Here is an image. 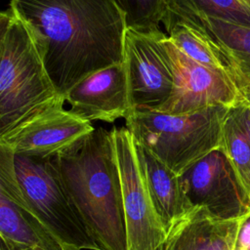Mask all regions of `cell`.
I'll list each match as a JSON object with an SVG mask.
<instances>
[{"label": "cell", "instance_id": "1", "mask_svg": "<svg viewBox=\"0 0 250 250\" xmlns=\"http://www.w3.org/2000/svg\"><path fill=\"white\" fill-rule=\"evenodd\" d=\"M57 93L123 62L126 25L111 0H11Z\"/></svg>", "mask_w": 250, "mask_h": 250}, {"label": "cell", "instance_id": "2", "mask_svg": "<svg viewBox=\"0 0 250 250\" xmlns=\"http://www.w3.org/2000/svg\"><path fill=\"white\" fill-rule=\"evenodd\" d=\"M62 182L101 250H128L113 132L94 128L53 155Z\"/></svg>", "mask_w": 250, "mask_h": 250}, {"label": "cell", "instance_id": "3", "mask_svg": "<svg viewBox=\"0 0 250 250\" xmlns=\"http://www.w3.org/2000/svg\"><path fill=\"white\" fill-rule=\"evenodd\" d=\"M0 137L64 98L53 86L25 25L9 8L0 15Z\"/></svg>", "mask_w": 250, "mask_h": 250}, {"label": "cell", "instance_id": "4", "mask_svg": "<svg viewBox=\"0 0 250 250\" xmlns=\"http://www.w3.org/2000/svg\"><path fill=\"white\" fill-rule=\"evenodd\" d=\"M229 108L218 105L185 114L131 112L125 118L126 128L137 144L181 175L200 158L220 148Z\"/></svg>", "mask_w": 250, "mask_h": 250}, {"label": "cell", "instance_id": "5", "mask_svg": "<svg viewBox=\"0 0 250 250\" xmlns=\"http://www.w3.org/2000/svg\"><path fill=\"white\" fill-rule=\"evenodd\" d=\"M15 167L29 211L64 246L101 250L72 203L52 156L15 154Z\"/></svg>", "mask_w": 250, "mask_h": 250}, {"label": "cell", "instance_id": "6", "mask_svg": "<svg viewBox=\"0 0 250 250\" xmlns=\"http://www.w3.org/2000/svg\"><path fill=\"white\" fill-rule=\"evenodd\" d=\"M165 36L161 30L152 33L126 30L123 65L130 113L160 111L173 95L175 72L164 44Z\"/></svg>", "mask_w": 250, "mask_h": 250}, {"label": "cell", "instance_id": "7", "mask_svg": "<svg viewBox=\"0 0 250 250\" xmlns=\"http://www.w3.org/2000/svg\"><path fill=\"white\" fill-rule=\"evenodd\" d=\"M120 173L128 250H162L167 231L142 174L127 128L112 130Z\"/></svg>", "mask_w": 250, "mask_h": 250}, {"label": "cell", "instance_id": "8", "mask_svg": "<svg viewBox=\"0 0 250 250\" xmlns=\"http://www.w3.org/2000/svg\"><path fill=\"white\" fill-rule=\"evenodd\" d=\"M185 195L193 207H202L222 220L250 213V196L221 148L200 158L180 175Z\"/></svg>", "mask_w": 250, "mask_h": 250}, {"label": "cell", "instance_id": "9", "mask_svg": "<svg viewBox=\"0 0 250 250\" xmlns=\"http://www.w3.org/2000/svg\"><path fill=\"white\" fill-rule=\"evenodd\" d=\"M164 44L175 72V88L159 112L185 114L211 106L232 107L246 100L245 93L229 77L188 58L167 34Z\"/></svg>", "mask_w": 250, "mask_h": 250}, {"label": "cell", "instance_id": "10", "mask_svg": "<svg viewBox=\"0 0 250 250\" xmlns=\"http://www.w3.org/2000/svg\"><path fill=\"white\" fill-rule=\"evenodd\" d=\"M59 100L0 137V145L15 154L50 157L94 130L91 122L82 120L64 109Z\"/></svg>", "mask_w": 250, "mask_h": 250}, {"label": "cell", "instance_id": "11", "mask_svg": "<svg viewBox=\"0 0 250 250\" xmlns=\"http://www.w3.org/2000/svg\"><path fill=\"white\" fill-rule=\"evenodd\" d=\"M68 109L78 118L91 122H113L130 113L128 83L122 63L98 70L74 85L65 95Z\"/></svg>", "mask_w": 250, "mask_h": 250}, {"label": "cell", "instance_id": "12", "mask_svg": "<svg viewBox=\"0 0 250 250\" xmlns=\"http://www.w3.org/2000/svg\"><path fill=\"white\" fill-rule=\"evenodd\" d=\"M240 220L218 219L193 207L167 230L162 250H233Z\"/></svg>", "mask_w": 250, "mask_h": 250}, {"label": "cell", "instance_id": "13", "mask_svg": "<svg viewBox=\"0 0 250 250\" xmlns=\"http://www.w3.org/2000/svg\"><path fill=\"white\" fill-rule=\"evenodd\" d=\"M162 24L169 39L188 58L227 75L242 92L249 87L232 58L199 23L166 13Z\"/></svg>", "mask_w": 250, "mask_h": 250}, {"label": "cell", "instance_id": "14", "mask_svg": "<svg viewBox=\"0 0 250 250\" xmlns=\"http://www.w3.org/2000/svg\"><path fill=\"white\" fill-rule=\"evenodd\" d=\"M135 146L145 183L167 231L192 207L185 195L180 175L136 142Z\"/></svg>", "mask_w": 250, "mask_h": 250}, {"label": "cell", "instance_id": "15", "mask_svg": "<svg viewBox=\"0 0 250 250\" xmlns=\"http://www.w3.org/2000/svg\"><path fill=\"white\" fill-rule=\"evenodd\" d=\"M0 237L35 250H65L64 246L38 219L0 194Z\"/></svg>", "mask_w": 250, "mask_h": 250}, {"label": "cell", "instance_id": "16", "mask_svg": "<svg viewBox=\"0 0 250 250\" xmlns=\"http://www.w3.org/2000/svg\"><path fill=\"white\" fill-rule=\"evenodd\" d=\"M220 148L250 196V100L229 107L224 119Z\"/></svg>", "mask_w": 250, "mask_h": 250}, {"label": "cell", "instance_id": "17", "mask_svg": "<svg viewBox=\"0 0 250 250\" xmlns=\"http://www.w3.org/2000/svg\"><path fill=\"white\" fill-rule=\"evenodd\" d=\"M178 18L194 21L205 28L232 58L247 85L250 86V24L236 23L205 15Z\"/></svg>", "mask_w": 250, "mask_h": 250}, {"label": "cell", "instance_id": "18", "mask_svg": "<svg viewBox=\"0 0 250 250\" xmlns=\"http://www.w3.org/2000/svg\"><path fill=\"white\" fill-rule=\"evenodd\" d=\"M166 13L177 17L205 15L236 23L250 24V8L239 0H167Z\"/></svg>", "mask_w": 250, "mask_h": 250}, {"label": "cell", "instance_id": "19", "mask_svg": "<svg viewBox=\"0 0 250 250\" xmlns=\"http://www.w3.org/2000/svg\"><path fill=\"white\" fill-rule=\"evenodd\" d=\"M123 16L127 29L143 33L160 31L167 0H111Z\"/></svg>", "mask_w": 250, "mask_h": 250}, {"label": "cell", "instance_id": "20", "mask_svg": "<svg viewBox=\"0 0 250 250\" xmlns=\"http://www.w3.org/2000/svg\"><path fill=\"white\" fill-rule=\"evenodd\" d=\"M0 194L29 211L18 180L15 153L3 145H0Z\"/></svg>", "mask_w": 250, "mask_h": 250}, {"label": "cell", "instance_id": "21", "mask_svg": "<svg viewBox=\"0 0 250 250\" xmlns=\"http://www.w3.org/2000/svg\"><path fill=\"white\" fill-rule=\"evenodd\" d=\"M235 247L250 250V213L245 215L240 220Z\"/></svg>", "mask_w": 250, "mask_h": 250}, {"label": "cell", "instance_id": "22", "mask_svg": "<svg viewBox=\"0 0 250 250\" xmlns=\"http://www.w3.org/2000/svg\"><path fill=\"white\" fill-rule=\"evenodd\" d=\"M27 248H24L22 246H20L18 244H15L7 239L1 238L0 242V250H26Z\"/></svg>", "mask_w": 250, "mask_h": 250}, {"label": "cell", "instance_id": "23", "mask_svg": "<svg viewBox=\"0 0 250 250\" xmlns=\"http://www.w3.org/2000/svg\"><path fill=\"white\" fill-rule=\"evenodd\" d=\"M243 92L245 93V95H246V96L248 97V99L250 100V86H249V87H247L246 89H244V90H243Z\"/></svg>", "mask_w": 250, "mask_h": 250}, {"label": "cell", "instance_id": "24", "mask_svg": "<svg viewBox=\"0 0 250 250\" xmlns=\"http://www.w3.org/2000/svg\"><path fill=\"white\" fill-rule=\"evenodd\" d=\"M239 1H241L245 6L250 8V0H239Z\"/></svg>", "mask_w": 250, "mask_h": 250}, {"label": "cell", "instance_id": "25", "mask_svg": "<svg viewBox=\"0 0 250 250\" xmlns=\"http://www.w3.org/2000/svg\"><path fill=\"white\" fill-rule=\"evenodd\" d=\"M26 250H35V249H26ZM65 250H78V249H76V248H73V247H66L65 248Z\"/></svg>", "mask_w": 250, "mask_h": 250}, {"label": "cell", "instance_id": "26", "mask_svg": "<svg viewBox=\"0 0 250 250\" xmlns=\"http://www.w3.org/2000/svg\"><path fill=\"white\" fill-rule=\"evenodd\" d=\"M233 250H244V249H242V248H239V247H235Z\"/></svg>", "mask_w": 250, "mask_h": 250}]
</instances>
